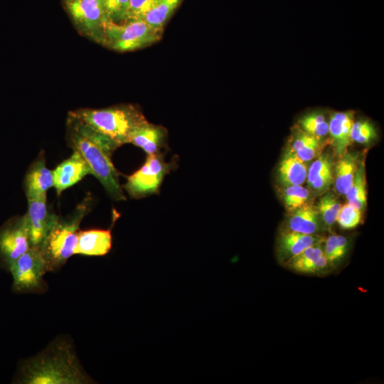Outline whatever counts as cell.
<instances>
[{
    "instance_id": "obj_31",
    "label": "cell",
    "mask_w": 384,
    "mask_h": 384,
    "mask_svg": "<svg viewBox=\"0 0 384 384\" xmlns=\"http://www.w3.org/2000/svg\"><path fill=\"white\" fill-rule=\"evenodd\" d=\"M362 220L361 210L349 203L341 206L336 221L343 229H352L360 224Z\"/></svg>"
},
{
    "instance_id": "obj_13",
    "label": "cell",
    "mask_w": 384,
    "mask_h": 384,
    "mask_svg": "<svg viewBox=\"0 0 384 384\" xmlns=\"http://www.w3.org/2000/svg\"><path fill=\"white\" fill-rule=\"evenodd\" d=\"M87 174H90V171L85 160L78 152L73 151L68 159L53 170V186L60 194Z\"/></svg>"
},
{
    "instance_id": "obj_23",
    "label": "cell",
    "mask_w": 384,
    "mask_h": 384,
    "mask_svg": "<svg viewBox=\"0 0 384 384\" xmlns=\"http://www.w3.org/2000/svg\"><path fill=\"white\" fill-rule=\"evenodd\" d=\"M324 252L330 269H335L343 261L349 248L346 237L332 234L324 241Z\"/></svg>"
},
{
    "instance_id": "obj_20",
    "label": "cell",
    "mask_w": 384,
    "mask_h": 384,
    "mask_svg": "<svg viewBox=\"0 0 384 384\" xmlns=\"http://www.w3.org/2000/svg\"><path fill=\"white\" fill-rule=\"evenodd\" d=\"M306 162L289 149L284 154L278 167V179L283 186L302 185L306 179Z\"/></svg>"
},
{
    "instance_id": "obj_2",
    "label": "cell",
    "mask_w": 384,
    "mask_h": 384,
    "mask_svg": "<svg viewBox=\"0 0 384 384\" xmlns=\"http://www.w3.org/2000/svg\"><path fill=\"white\" fill-rule=\"evenodd\" d=\"M21 383L87 384L91 379L80 365L70 342L58 338L42 352L25 361Z\"/></svg>"
},
{
    "instance_id": "obj_16",
    "label": "cell",
    "mask_w": 384,
    "mask_h": 384,
    "mask_svg": "<svg viewBox=\"0 0 384 384\" xmlns=\"http://www.w3.org/2000/svg\"><path fill=\"white\" fill-rule=\"evenodd\" d=\"M354 122L352 111L336 112L331 114L329 121L330 143L335 154L340 157L351 144V130Z\"/></svg>"
},
{
    "instance_id": "obj_11",
    "label": "cell",
    "mask_w": 384,
    "mask_h": 384,
    "mask_svg": "<svg viewBox=\"0 0 384 384\" xmlns=\"http://www.w3.org/2000/svg\"><path fill=\"white\" fill-rule=\"evenodd\" d=\"M323 242L324 240L309 247L284 267L302 274L320 275L327 273L330 267L324 255Z\"/></svg>"
},
{
    "instance_id": "obj_10",
    "label": "cell",
    "mask_w": 384,
    "mask_h": 384,
    "mask_svg": "<svg viewBox=\"0 0 384 384\" xmlns=\"http://www.w3.org/2000/svg\"><path fill=\"white\" fill-rule=\"evenodd\" d=\"M27 216L31 246L42 248L59 218L50 212L46 199H28Z\"/></svg>"
},
{
    "instance_id": "obj_5",
    "label": "cell",
    "mask_w": 384,
    "mask_h": 384,
    "mask_svg": "<svg viewBox=\"0 0 384 384\" xmlns=\"http://www.w3.org/2000/svg\"><path fill=\"white\" fill-rule=\"evenodd\" d=\"M162 30L154 28L143 19L115 23L109 21L103 31L101 44L119 52L134 50L158 41Z\"/></svg>"
},
{
    "instance_id": "obj_9",
    "label": "cell",
    "mask_w": 384,
    "mask_h": 384,
    "mask_svg": "<svg viewBox=\"0 0 384 384\" xmlns=\"http://www.w3.org/2000/svg\"><path fill=\"white\" fill-rule=\"evenodd\" d=\"M31 246L26 214L11 221L0 230V255L8 267Z\"/></svg>"
},
{
    "instance_id": "obj_17",
    "label": "cell",
    "mask_w": 384,
    "mask_h": 384,
    "mask_svg": "<svg viewBox=\"0 0 384 384\" xmlns=\"http://www.w3.org/2000/svg\"><path fill=\"white\" fill-rule=\"evenodd\" d=\"M112 245L110 230L91 229L79 231L74 255L102 256L110 251Z\"/></svg>"
},
{
    "instance_id": "obj_18",
    "label": "cell",
    "mask_w": 384,
    "mask_h": 384,
    "mask_svg": "<svg viewBox=\"0 0 384 384\" xmlns=\"http://www.w3.org/2000/svg\"><path fill=\"white\" fill-rule=\"evenodd\" d=\"M306 178L311 191L316 194L326 192L334 183L332 158L326 154L320 155L311 164Z\"/></svg>"
},
{
    "instance_id": "obj_4",
    "label": "cell",
    "mask_w": 384,
    "mask_h": 384,
    "mask_svg": "<svg viewBox=\"0 0 384 384\" xmlns=\"http://www.w3.org/2000/svg\"><path fill=\"white\" fill-rule=\"evenodd\" d=\"M90 205V199L86 198L78 206L69 218L59 219L48 236L41 250L48 271L59 269L74 255L80 223L88 212Z\"/></svg>"
},
{
    "instance_id": "obj_33",
    "label": "cell",
    "mask_w": 384,
    "mask_h": 384,
    "mask_svg": "<svg viewBox=\"0 0 384 384\" xmlns=\"http://www.w3.org/2000/svg\"><path fill=\"white\" fill-rule=\"evenodd\" d=\"M70 1V0H65V1Z\"/></svg>"
},
{
    "instance_id": "obj_28",
    "label": "cell",
    "mask_w": 384,
    "mask_h": 384,
    "mask_svg": "<svg viewBox=\"0 0 384 384\" xmlns=\"http://www.w3.org/2000/svg\"><path fill=\"white\" fill-rule=\"evenodd\" d=\"M282 198L286 209L291 213L309 202L310 191L302 185L284 186Z\"/></svg>"
},
{
    "instance_id": "obj_3",
    "label": "cell",
    "mask_w": 384,
    "mask_h": 384,
    "mask_svg": "<svg viewBox=\"0 0 384 384\" xmlns=\"http://www.w3.org/2000/svg\"><path fill=\"white\" fill-rule=\"evenodd\" d=\"M69 114L107 137L118 147L129 143L131 132L148 122L139 109L132 105L79 109L70 112Z\"/></svg>"
},
{
    "instance_id": "obj_22",
    "label": "cell",
    "mask_w": 384,
    "mask_h": 384,
    "mask_svg": "<svg viewBox=\"0 0 384 384\" xmlns=\"http://www.w3.org/2000/svg\"><path fill=\"white\" fill-rule=\"evenodd\" d=\"M322 140L301 129L298 126L293 133L289 149L306 162L316 157L321 151Z\"/></svg>"
},
{
    "instance_id": "obj_15",
    "label": "cell",
    "mask_w": 384,
    "mask_h": 384,
    "mask_svg": "<svg viewBox=\"0 0 384 384\" xmlns=\"http://www.w3.org/2000/svg\"><path fill=\"white\" fill-rule=\"evenodd\" d=\"M167 131L148 122L138 126L130 134L129 143L142 149L147 155L161 153L166 146Z\"/></svg>"
},
{
    "instance_id": "obj_25",
    "label": "cell",
    "mask_w": 384,
    "mask_h": 384,
    "mask_svg": "<svg viewBox=\"0 0 384 384\" xmlns=\"http://www.w3.org/2000/svg\"><path fill=\"white\" fill-rule=\"evenodd\" d=\"M297 126L304 132L321 140L329 134V121L319 112L305 114L299 119Z\"/></svg>"
},
{
    "instance_id": "obj_14",
    "label": "cell",
    "mask_w": 384,
    "mask_h": 384,
    "mask_svg": "<svg viewBox=\"0 0 384 384\" xmlns=\"http://www.w3.org/2000/svg\"><path fill=\"white\" fill-rule=\"evenodd\" d=\"M322 240L317 235H306L284 230L279 233L277 241L278 262L284 266L304 250Z\"/></svg>"
},
{
    "instance_id": "obj_30",
    "label": "cell",
    "mask_w": 384,
    "mask_h": 384,
    "mask_svg": "<svg viewBox=\"0 0 384 384\" xmlns=\"http://www.w3.org/2000/svg\"><path fill=\"white\" fill-rule=\"evenodd\" d=\"M101 3L110 21L115 23L126 21L129 0H101Z\"/></svg>"
},
{
    "instance_id": "obj_1",
    "label": "cell",
    "mask_w": 384,
    "mask_h": 384,
    "mask_svg": "<svg viewBox=\"0 0 384 384\" xmlns=\"http://www.w3.org/2000/svg\"><path fill=\"white\" fill-rule=\"evenodd\" d=\"M67 141L73 151L80 154L90 174L100 181L110 197L116 201L125 200L119 172L112 161V153L118 146L70 114L67 119Z\"/></svg>"
},
{
    "instance_id": "obj_26",
    "label": "cell",
    "mask_w": 384,
    "mask_h": 384,
    "mask_svg": "<svg viewBox=\"0 0 384 384\" xmlns=\"http://www.w3.org/2000/svg\"><path fill=\"white\" fill-rule=\"evenodd\" d=\"M348 203L363 210L366 206V176L363 164L358 167L353 183L346 194Z\"/></svg>"
},
{
    "instance_id": "obj_24",
    "label": "cell",
    "mask_w": 384,
    "mask_h": 384,
    "mask_svg": "<svg viewBox=\"0 0 384 384\" xmlns=\"http://www.w3.org/2000/svg\"><path fill=\"white\" fill-rule=\"evenodd\" d=\"M181 0H157L143 20L156 29L162 30Z\"/></svg>"
},
{
    "instance_id": "obj_29",
    "label": "cell",
    "mask_w": 384,
    "mask_h": 384,
    "mask_svg": "<svg viewBox=\"0 0 384 384\" xmlns=\"http://www.w3.org/2000/svg\"><path fill=\"white\" fill-rule=\"evenodd\" d=\"M376 136V129L368 120L360 119L353 122L351 130V142L369 144Z\"/></svg>"
},
{
    "instance_id": "obj_8",
    "label": "cell",
    "mask_w": 384,
    "mask_h": 384,
    "mask_svg": "<svg viewBox=\"0 0 384 384\" xmlns=\"http://www.w3.org/2000/svg\"><path fill=\"white\" fill-rule=\"evenodd\" d=\"M65 5L78 30L100 43L105 25L110 21L101 0H70L66 1Z\"/></svg>"
},
{
    "instance_id": "obj_7",
    "label": "cell",
    "mask_w": 384,
    "mask_h": 384,
    "mask_svg": "<svg viewBox=\"0 0 384 384\" xmlns=\"http://www.w3.org/2000/svg\"><path fill=\"white\" fill-rule=\"evenodd\" d=\"M13 277V287L19 292H40L46 287L43 276L48 271L41 248H30L9 267Z\"/></svg>"
},
{
    "instance_id": "obj_27",
    "label": "cell",
    "mask_w": 384,
    "mask_h": 384,
    "mask_svg": "<svg viewBox=\"0 0 384 384\" xmlns=\"http://www.w3.org/2000/svg\"><path fill=\"white\" fill-rule=\"evenodd\" d=\"M341 204L336 196L326 192L319 201L317 209L324 224L331 227L336 221Z\"/></svg>"
},
{
    "instance_id": "obj_21",
    "label": "cell",
    "mask_w": 384,
    "mask_h": 384,
    "mask_svg": "<svg viewBox=\"0 0 384 384\" xmlns=\"http://www.w3.org/2000/svg\"><path fill=\"white\" fill-rule=\"evenodd\" d=\"M358 157L347 151L341 156L333 167L334 188L340 195H346L351 188L358 167Z\"/></svg>"
},
{
    "instance_id": "obj_6",
    "label": "cell",
    "mask_w": 384,
    "mask_h": 384,
    "mask_svg": "<svg viewBox=\"0 0 384 384\" xmlns=\"http://www.w3.org/2000/svg\"><path fill=\"white\" fill-rule=\"evenodd\" d=\"M175 164L166 162L162 153L147 155L143 165L127 177L123 188L133 198L157 194L164 177L174 169Z\"/></svg>"
},
{
    "instance_id": "obj_32",
    "label": "cell",
    "mask_w": 384,
    "mask_h": 384,
    "mask_svg": "<svg viewBox=\"0 0 384 384\" xmlns=\"http://www.w3.org/2000/svg\"><path fill=\"white\" fill-rule=\"evenodd\" d=\"M157 0H129L127 19H143Z\"/></svg>"
},
{
    "instance_id": "obj_12",
    "label": "cell",
    "mask_w": 384,
    "mask_h": 384,
    "mask_svg": "<svg viewBox=\"0 0 384 384\" xmlns=\"http://www.w3.org/2000/svg\"><path fill=\"white\" fill-rule=\"evenodd\" d=\"M53 186V171L46 166L43 153L32 163L25 176L24 187L28 199H46L47 192Z\"/></svg>"
},
{
    "instance_id": "obj_19",
    "label": "cell",
    "mask_w": 384,
    "mask_h": 384,
    "mask_svg": "<svg viewBox=\"0 0 384 384\" xmlns=\"http://www.w3.org/2000/svg\"><path fill=\"white\" fill-rule=\"evenodd\" d=\"M289 213L286 230L306 235H316L319 231V213L317 208L311 203L308 202Z\"/></svg>"
}]
</instances>
